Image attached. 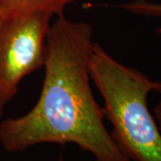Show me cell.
Returning <instances> with one entry per match:
<instances>
[{
  "label": "cell",
  "instance_id": "obj_1",
  "mask_svg": "<svg viewBox=\"0 0 161 161\" xmlns=\"http://www.w3.org/2000/svg\"><path fill=\"white\" fill-rule=\"evenodd\" d=\"M92 28L60 16L47 37L40 98L27 114L0 123V143L20 152L40 143H75L95 161H132L104 124L105 112L91 87Z\"/></svg>",
  "mask_w": 161,
  "mask_h": 161
},
{
  "label": "cell",
  "instance_id": "obj_2",
  "mask_svg": "<svg viewBox=\"0 0 161 161\" xmlns=\"http://www.w3.org/2000/svg\"><path fill=\"white\" fill-rule=\"evenodd\" d=\"M90 75L104 99L113 139L132 161H161V132L148 107V96L161 81L126 66L93 43Z\"/></svg>",
  "mask_w": 161,
  "mask_h": 161
},
{
  "label": "cell",
  "instance_id": "obj_3",
  "mask_svg": "<svg viewBox=\"0 0 161 161\" xmlns=\"http://www.w3.org/2000/svg\"><path fill=\"white\" fill-rule=\"evenodd\" d=\"M52 17L33 13L0 20V117L21 80L44 65Z\"/></svg>",
  "mask_w": 161,
  "mask_h": 161
},
{
  "label": "cell",
  "instance_id": "obj_4",
  "mask_svg": "<svg viewBox=\"0 0 161 161\" xmlns=\"http://www.w3.org/2000/svg\"><path fill=\"white\" fill-rule=\"evenodd\" d=\"M75 0H0V20L18 15L47 13L64 16L65 8Z\"/></svg>",
  "mask_w": 161,
  "mask_h": 161
},
{
  "label": "cell",
  "instance_id": "obj_5",
  "mask_svg": "<svg viewBox=\"0 0 161 161\" xmlns=\"http://www.w3.org/2000/svg\"><path fill=\"white\" fill-rule=\"evenodd\" d=\"M120 6L132 13L146 16H161V4H152L145 0H136Z\"/></svg>",
  "mask_w": 161,
  "mask_h": 161
},
{
  "label": "cell",
  "instance_id": "obj_6",
  "mask_svg": "<svg viewBox=\"0 0 161 161\" xmlns=\"http://www.w3.org/2000/svg\"><path fill=\"white\" fill-rule=\"evenodd\" d=\"M157 92L159 93V99L158 101V104L156 105L155 108H154V117H155L156 121L158 123V125L159 127V130L161 132V84L159 88L158 89Z\"/></svg>",
  "mask_w": 161,
  "mask_h": 161
},
{
  "label": "cell",
  "instance_id": "obj_7",
  "mask_svg": "<svg viewBox=\"0 0 161 161\" xmlns=\"http://www.w3.org/2000/svg\"><path fill=\"white\" fill-rule=\"evenodd\" d=\"M58 161H63V159H62V158H60L58 159Z\"/></svg>",
  "mask_w": 161,
  "mask_h": 161
}]
</instances>
